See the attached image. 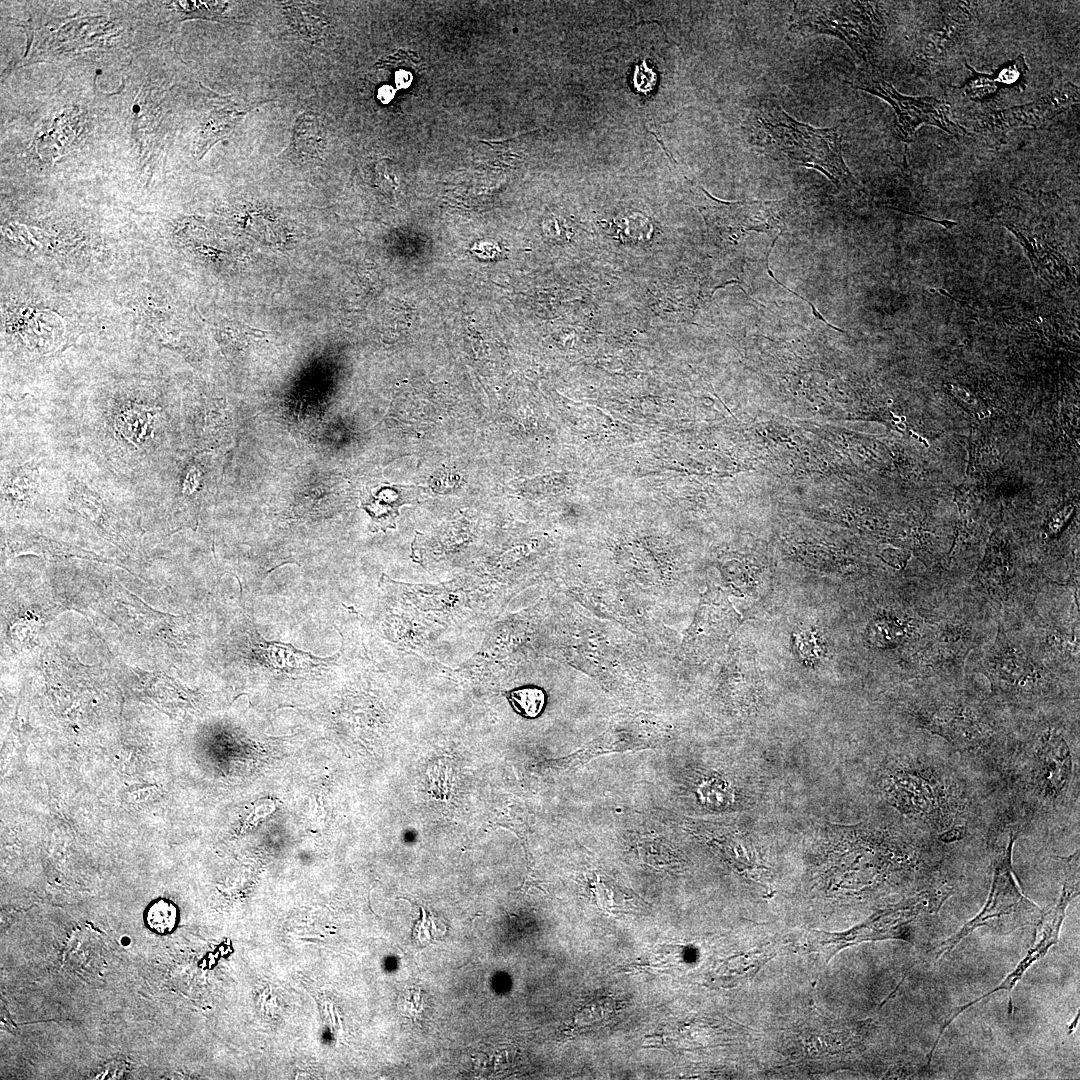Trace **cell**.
Here are the masks:
<instances>
[{"mask_svg": "<svg viewBox=\"0 0 1080 1080\" xmlns=\"http://www.w3.org/2000/svg\"><path fill=\"white\" fill-rule=\"evenodd\" d=\"M757 121L770 144L789 161L819 170L836 185L849 180L854 183L836 128H815L799 122L777 103L764 104Z\"/></svg>", "mask_w": 1080, "mask_h": 1080, "instance_id": "3", "label": "cell"}, {"mask_svg": "<svg viewBox=\"0 0 1080 1080\" xmlns=\"http://www.w3.org/2000/svg\"><path fill=\"white\" fill-rule=\"evenodd\" d=\"M849 84L882 98L893 107L897 133L906 145L913 140L916 130L925 124L938 127L956 139L968 135L964 127L951 119L950 106L941 99L903 95L887 81L872 76L862 77Z\"/></svg>", "mask_w": 1080, "mask_h": 1080, "instance_id": "7", "label": "cell"}, {"mask_svg": "<svg viewBox=\"0 0 1080 1080\" xmlns=\"http://www.w3.org/2000/svg\"><path fill=\"white\" fill-rule=\"evenodd\" d=\"M419 58L415 53L398 50L396 53L381 59L377 66L381 68H397L395 70V83L397 88L404 89L410 86L413 79L412 73L418 67Z\"/></svg>", "mask_w": 1080, "mask_h": 1080, "instance_id": "21", "label": "cell"}, {"mask_svg": "<svg viewBox=\"0 0 1080 1080\" xmlns=\"http://www.w3.org/2000/svg\"><path fill=\"white\" fill-rule=\"evenodd\" d=\"M286 13L292 26L300 33L310 37L319 35L326 26L325 20L310 8L297 5L287 6Z\"/></svg>", "mask_w": 1080, "mask_h": 1080, "instance_id": "23", "label": "cell"}, {"mask_svg": "<svg viewBox=\"0 0 1080 1080\" xmlns=\"http://www.w3.org/2000/svg\"><path fill=\"white\" fill-rule=\"evenodd\" d=\"M884 29L871 2L797 1L790 18L791 31L838 37L865 61Z\"/></svg>", "mask_w": 1080, "mask_h": 1080, "instance_id": "6", "label": "cell"}, {"mask_svg": "<svg viewBox=\"0 0 1080 1080\" xmlns=\"http://www.w3.org/2000/svg\"><path fill=\"white\" fill-rule=\"evenodd\" d=\"M113 414V430L122 438L121 440L135 449H139L148 439L154 438L157 413L146 408H134L122 409L119 413Z\"/></svg>", "mask_w": 1080, "mask_h": 1080, "instance_id": "15", "label": "cell"}, {"mask_svg": "<svg viewBox=\"0 0 1080 1080\" xmlns=\"http://www.w3.org/2000/svg\"><path fill=\"white\" fill-rule=\"evenodd\" d=\"M324 147L325 132L319 117L302 113L295 122L289 156L300 162L319 160Z\"/></svg>", "mask_w": 1080, "mask_h": 1080, "instance_id": "13", "label": "cell"}, {"mask_svg": "<svg viewBox=\"0 0 1080 1080\" xmlns=\"http://www.w3.org/2000/svg\"><path fill=\"white\" fill-rule=\"evenodd\" d=\"M971 76L961 86L963 94L974 101H984L995 96L999 91L1013 89L1018 92L1026 87L1028 65L1023 54L1008 61L991 74L976 72L967 63Z\"/></svg>", "mask_w": 1080, "mask_h": 1080, "instance_id": "12", "label": "cell"}, {"mask_svg": "<svg viewBox=\"0 0 1080 1080\" xmlns=\"http://www.w3.org/2000/svg\"><path fill=\"white\" fill-rule=\"evenodd\" d=\"M177 917L176 906L166 899L153 902L145 914L149 928L159 934L171 932L176 926Z\"/></svg>", "mask_w": 1080, "mask_h": 1080, "instance_id": "22", "label": "cell"}, {"mask_svg": "<svg viewBox=\"0 0 1080 1080\" xmlns=\"http://www.w3.org/2000/svg\"><path fill=\"white\" fill-rule=\"evenodd\" d=\"M767 267H768V274H769V275H770V276H771V277H772V278H773V279H774V280H775V281H776V282H777L778 284H780L781 286H783V287H784V288H785L786 290L790 291L791 293H793V294H794V295H796L797 297H799V298L803 299L804 301H806V302H807V303H808V304H809V305L811 306L813 314H814V315H815V316H816V317H817L818 319H820L821 321H823L824 323H826V324H827L828 326H830V327H832V328H834V329H836V330H838V331H840V332H844V331H843L842 329H839V328H837V327H835V326H832V325H831L830 323H828V322H827V321H826V320H825V319H824V318L822 317V315H821V314H820V313H819V312H818V311L816 310L815 306H814V305H813V304H812L811 302H809L808 300H806V299H805V298H803L802 296H799V295H798V294H797L796 292H794V291L790 290L789 288H787L786 286H784V285H783L782 283H780V282H779V281H778V280L776 279V277H775V276L773 275L772 271H771V270H770V268H769V265H768V263H767Z\"/></svg>", "mask_w": 1080, "mask_h": 1080, "instance_id": "25", "label": "cell"}, {"mask_svg": "<svg viewBox=\"0 0 1080 1080\" xmlns=\"http://www.w3.org/2000/svg\"><path fill=\"white\" fill-rule=\"evenodd\" d=\"M925 726L959 751L975 758L999 757L996 735L989 722L969 704H947L925 717Z\"/></svg>", "mask_w": 1080, "mask_h": 1080, "instance_id": "9", "label": "cell"}, {"mask_svg": "<svg viewBox=\"0 0 1080 1080\" xmlns=\"http://www.w3.org/2000/svg\"><path fill=\"white\" fill-rule=\"evenodd\" d=\"M87 938V937H86ZM77 939L74 942L75 953L70 954V960L77 964V969H80L85 964L84 969L98 967L101 962L100 958V943L89 939ZM74 964V966H76Z\"/></svg>", "mask_w": 1080, "mask_h": 1080, "instance_id": "24", "label": "cell"}, {"mask_svg": "<svg viewBox=\"0 0 1080 1080\" xmlns=\"http://www.w3.org/2000/svg\"><path fill=\"white\" fill-rule=\"evenodd\" d=\"M393 96H394V91H393V89H392L391 87H389V86H382V87H381V88L379 89V92H378V98H379V99H380V100H381V101H382L383 103H387L388 101H390V100H391V99L393 98Z\"/></svg>", "mask_w": 1080, "mask_h": 1080, "instance_id": "26", "label": "cell"}, {"mask_svg": "<svg viewBox=\"0 0 1080 1080\" xmlns=\"http://www.w3.org/2000/svg\"><path fill=\"white\" fill-rule=\"evenodd\" d=\"M651 744L653 743L648 738L633 737L625 734L619 735L617 733L610 735L607 733L573 755L553 761V764L559 765L563 769L575 768L605 753L635 751L650 747Z\"/></svg>", "mask_w": 1080, "mask_h": 1080, "instance_id": "14", "label": "cell"}, {"mask_svg": "<svg viewBox=\"0 0 1080 1080\" xmlns=\"http://www.w3.org/2000/svg\"><path fill=\"white\" fill-rule=\"evenodd\" d=\"M400 504V496L394 488L383 487L368 492L362 499V507L372 519L371 530L394 528Z\"/></svg>", "mask_w": 1080, "mask_h": 1080, "instance_id": "17", "label": "cell"}, {"mask_svg": "<svg viewBox=\"0 0 1080 1080\" xmlns=\"http://www.w3.org/2000/svg\"><path fill=\"white\" fill-rule=\"evenodd\" d=\"M1013 776L1024 798L1038 810H1058L1075 791V763L1064 734L1048 727L1014 757Z\"/></svg>", "mask_w": 1080, "mask_h": 1080, "instance_id": "1", "label": "cell"}, {"mask_svg": "<svg viewBox=\"0 0 1080 1080\" xmlns=\"http://www.w3.org/2000/svg\"><path fill=\"white\" fill-rule=\"evenodd\" d=\"M1015 839V833L1010 832L1004 845L994 852L993 879L983 908L939 946L937 959L951 952L977 928L987 927L997 933H1009L1024 926L1039 924L1043 911L1021 892L1014 878L1012 849Z\"/></svg>", "mask_w": 1080, "mask_h": 1080, "instance_id": "4", "label": "cell"}, {"mask_svg": "<svg viewBox=\"0 0 1080 1080\" xmlns=\"http://www.w3.org/2000/svg\"><path fill=\"white\" fill-rule=\"evenodd\" d=\"M1063 866V886L1058 903L1049 910L1047 913H1043L1039 922L1040 931L1038 934V940L1026 953L1025 957L1018 963L1014 970L1008 974L1004 980L995 988L988 991L984 995L964 1004L960 1007H956L952 1014L951 1019H956L961 1013H963L970 1006L990 996L991 994L1007 990L1011 994L1014 986L1023 977L1026 970L1040 958L1046 955L1048 950L1058 943L1060 929L1066 916V909L1073 898L1079 894V852L1068 857H1061Z\"/></svg>", "mask_w": 1080, "mask_h": 1080, "instance_id": "8", "label": "cell"}, {"mask_svg": "<svg viewBox=\"0 0 1080 1080\" xmlns=\"http://www.w3.org/2000/svg\"><path fill=\"white\" fill-rule=\"evenodd\" d=\"M513 709L525 718H536L544 709L546 696L538 687H521L506 693Z\"/></svg>", "mask_w": 1080, "mask_h": 1080, "instance_id": "19", "label": "cell"}, {"mask_svg": "<svg viewBox=\"0 0 1080 1080\" xmlns=\"http://www.w3.org/2000/svg\"><path fill=\"white\" fill-rule=\"evenodd\" d=\"M40 475L36 463H26L5 472L2 495L6 500L27 504L39 495Z\"/></svg>", "mask_w": 1080, "mask_h": 1080, "instance_id": "16", "label": "cell"}, {"mask_svg": "<svg viewBox=\"0 0 1080 1080\" xmlns=\"http://www.w3.org/2000/svg\"><path fill=\"white\" fill-rule=\"evenodd\" d=\"M1079 95L1077 85L1065 82L1031 103L987 112L979 121V131L986 136L1003 140L1012 129L1040 127L1078 103Z\"/></svg>", "mask_w": 1080, "mask_h": 1080, "instance_id": "10", "label": "cell"}, {"mask_svg": "<svg viewBox=\"0 0 1080 1080\" xmlns=\"http://www.w3.org/2000/svg\"><path fill=\"white\" fill-rule=\"evenodd\" d=\"M261 648H264V653L267 656L272 666L283 668H304L319 666L325 663L327 658L314 657L309 653L297 650L290 644H283L280 642H267L260 643Z\"/></svg>", "mask_w": 1080, "mask_h": 1080, "instance_id": "18", "label": "cell"}, {"mask_svg": "<svg viewBox=\"0 0 1080 1080\" xmlns=\"http://www.w3.org/2000/svg\"><path fill=\"white\" fill-rule=\"evenodd\" d=\"M949 895V887H935L877 911L847 931L830 933L811 930L804 936V948L807 952L817 953L827 963L840 950L862 942L886 939L909 941L908 924L921 914L938 910Z\"/></svg>", "mask_w": 1080, "mask_h": 1080, "instance_id": "5", "label": "cell"}, {"mask_svg": "<svg viewBox=\"0 0 1080 1080\" xmlns=\"http://www.w3.org/2000/svg\"><path fill=\"white\" fill-rule=\"evenodd\" d=\"M971 2H948L940 23L925 41L918 62L924 66L937 63L946 52L968 31L972 24Z\"/></svg>", "mask_w": 1080, "mask_h": 1080, "instance_id": "11", "label": "cell"}, {"mask_svg": "<svg viewBox=\"0 0 1080 1080\" xmlns=\"http://www.w3.org/2000/svg\"><path fill=\"white\" fill-rule=\"evenodd\" d=\"M890 803L942 833L962 824L966 798L956 781L930 762L899 769L886 782Z\"/></svg>", "mask_w": 1080, "mask_h": 1080, "instance_id": "2", "label": "cell"}, {"mask_svg": "<svg viewBox=\"0 0 1080 1080\" xmlns=\"http://www.w3.org/2000/svg\"><path fill=\"white\" fill-rule=\"evenodd\" d=\"M773 955L771 949L768 948L759 951L753 950L748 954L733 958L735 962L732 964L729 963V966L726 969V971H731V973L729 972L730 976L728 977V979H731L729 982H735V984H737L744 979H752Z\"/></svg>", "mask_w": 1080, "mask_h": 1080, "instance_id": "20", "label": "cell"}]
</instances>
